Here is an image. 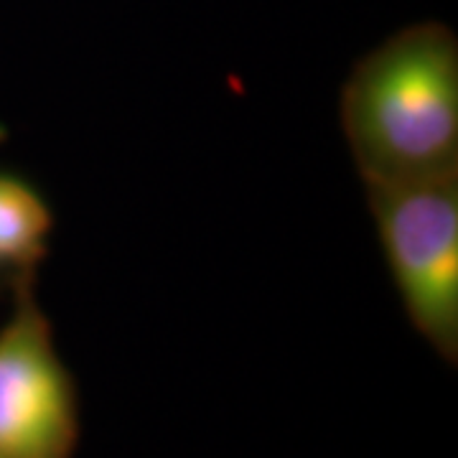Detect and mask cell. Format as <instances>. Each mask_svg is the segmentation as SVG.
<instances>
[{"label":"cell","instance_id":"1","mask_svg":"<svg viewBox=\"0 0 458 458\" xmlns=\"http://www.w3.org/2000/svg\"><path fill=\"white\" fill-rule=\"evenodd\" d=\"M364 186L458 171V38L445 23H412L367 51L339 102Z\"/></svg>","mask_w":458,"mask_h":458},{"label":"cell","instance_id":"2","mask_svg":"<svg viewBox=\"0 0 458 458\" xmlns=\"http://www.w3.org/2000/svg\"><path fill=\"white\" fill-rule=\"evenodd\" d=\"M410 324L445 361L458 357V171L364 186Z\"/></svg>","mask_w":458,"mask_h":458},{"label":"cell","instance_id":"3","mask_svg":"<svg viewBox=\"0 0 458 458\" xmlns=\"http://www.w3.org/2000/svg\"><path fill=\"white\" fill-rule=\"evenodd\" d=\"M77 387L31 293L0 327V458H74Z\"/></svg>","mask_w":458,"mask_h":458},{"label":"cell","instance_id":"4","mask_svg":"<svg viewBox=\"0 0 458 458\" xmlns=\"http://www.w3.org/2000/svg\"><path fill=\"white\" fill-rule=\"evenodd\" d=\"M54 232L47 199L31 183L0 174V265L29 270L47 255Z\"/></svg>","mask_w":458,"mask_h":458}]
</instances>
